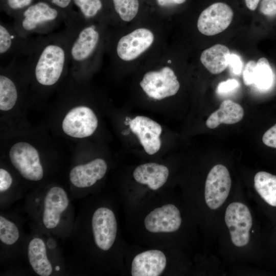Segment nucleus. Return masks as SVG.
<instances>
[{"label": "nucleus", "mask_w": 276, "mask_h": 276, "mask_svg": "<svg viewBox=\"0 0 276 276\" xmlns=\"http://www.w3.org/2000/svg\"><path fill=\"white\" fill-rule=\"evenodd\" d=\"M10 160L14 168L25 179L39 181L43 176L39 153L30 144L20 142L13 145L9 151Z\"/></svg>", "instance_id": "nucleus-1"}, {"label": "nucleus", "mask_w": 276, "mask_h": 276, "mask_svg": "<svg viewBox=\"0 0 276 276\" xmlns=\"http://www.w3.org/2000/svg\"><path fill=\"white\" fill-rule=\"evenodd\" d=\"M140 84L149 97L156 100L175 95L180 87L176 75L168 66L146 73Z\"/></svg>", "instance_id": "nucleus-2"}, {"label": "nucleus", "mask_w": 276, "mask_h": 276, "mask_svg": "<svg viewBox=\"0 0 276 276\" xmlns=\"http://www.w3.org/2000/svg\"><path fill=\"white\" fill-rule=\"evenodd\" d=\"M224 219L233 243L237 247L247 245L252 225L251 215L248 207L241 202L231 203L227 207Z\"/></svg>", "instance_id": "nucleus-3"}, {"label": "nucleus", "mask_w": 276, "mask_h": 276, "mask_svg": "<svg viewBox=\"0 0 276 276\" xmlns=\"http://www.w3.org/2000/svg\"><path fill=\"white\" fill-rule=\"evenodd\" d=\"M65 60L64 50L59 46L50 44L42 51L36 65L37 81L43 85H53L62 73Z\"/></svg>", "instance_id": "nucleus-4"}, {"label": "nucleus", "mask_w": 276, "mask_h": 276, "mask_svg": "<svg viewBox=\"0 0 276 276\" xmlns=\"http://www.w3.org/2000/svg\"><path fill=\"white\" fill-rule=\"evenodd\" d=\"M232 180L227 169L223 165L214 166L208 174L204 189L207 205L212 210L219 208L226 199Z\"/></svg>", "instance_id": "nucleus-5"}, {"label": "nucleus", "mask_w": 276, "mask_h": 276, "mask_svg": "<svg viewBox=\"0 0 276 276\" xmlns=\"http://www.w3.org/2000/svg\"><path fill=\"white\" fill-rule=\"evenodd\" d=\"M98 124L97 117L88 107L79 106L71 109L65 115L62 123L64 132L75 138H84L91 135Z\"/></svg>", "instance_id": "nucleus-6"}, {"label": "nucleus", "mask_w": 276, "mask_h": 276, "mask_svg": "<svg viewBox=\"0 0 276 276\" xmlns=\"http://www.w3.org/2000/svg\"><path fill=\"white\" fill-rule=\"evenodd\" d=\"M234 13L227 4H213L200 13L197 20L199 31L206 36H213L224 31L231 24Z\"/></svg>", "instance_id": "nucleus-7"}, {"label": "nucleus", "mask_w": 276, "mask_h": 276, "mask_svg": "<svg viewBox=\"0 0 276 276\" xmlns=\"http://www.w3.org/2000/svg\"><path fill=\"white\" fill-rule=\"evenodd\" d=\"M92 230L96 245L103 250L112 246L117 236V223L113 212L101 207L94 212L91 220Z\"/></svg>", "instance_id": "nucleus-8"}, {"label": "nucleus", "mask_w": 276, "mask_h": 276, "mask_svg": "<svg viewBox=\"0 0 276 276\" xmlns=\"http://www.w3.org/2000/svg\"><path fill=\"white\" fill-rule=\"evenodd\" d=\"M129 126L147 154L153 155L159 150L162 132L159 124L147 117L137 116L130 121Z\"/></svg>", "instance_id": "nucleus-9"}, {"label": "nucleus", "mask_w": 276, "mask_h": 276, "mask_svg": "<svg viewBox=\"0 0 276 276\" xmlns=\"http://www.w3.org/2000/svg\"><path fill=\"white\" fill-rule=\"evenodd\" d=\"M154 38L150 30L137 29L119 40L117 47L118 55L124 61L133 60L150 48Z\"/></svg>", "instance_id": "nucleus-10"}, {"label": "nucleus", "mask_w": 276, "mask_h": 276, "mask_svg": "<svg viewBox=\"0 0 276 276\" xmlns=\"http://www.w3.org/2000/svg\"><path fill=\"white\" fill-rule=\"evenodd\" d=\"M181 223L179 210L172 204L151 211L145 218L146 228L151 233H171L178 229Z\"/></svg>", "instance_id": "nucleus-11"}, {"label": "nucleus", "mask_w": 276, "mask_h": 276, "mask_svg": "<svg viewBox=\"0 0 276 276\" xmlns=\"http://www.w3.org/2000/svg\"><path fill=\"white\" fill-rule=\"evenodd\" d=\"M68 204L67 194L62 188L55 186L48 191L44 198L42 217L45 228L51 229L58 225Z\"/></svg>", "instance_id": "nucleus-12"}, {"label": "nucleus", "mask_w": 276, "mask_h": 276, "mask_svg": "<svg viewBox=\"0 0 276 276\" xmlns=\"http://www.w3.org/2000/svg\"><path fill=\"white\" fill-rule=\"evenodd\" d=\"M167 260L165 254L157 249L149 250L137 255L131 265L132 276H158L164 270Z\"/></svg>", "instance_id": "nucleus-13"}, {"label": "nucleus", "mask_w": 276, "mask_h": 276, "mask_svg": "<svg viewBox=\"0 0 276 276\" xmlns=\"http://www.w3.org/2000/svg\"><path fill=\"white\" fill-rule=\"evenodd\" d=\"M107 169L106 162L102 158H96L74 167L70 173V180L77 188L89 187L104 176Z\"/></svg>", "instance_id": "nucleus-14"}, {"label": "nucleus", "mask_w": 276, "mask_h": 276, "mask_svg": "<svg viewBox=\"0 0 276 276\" xmlns=\"http://www.w3.org/2000/svg\"><path fill=\"white\" fill-rule=\"evenodd\" d=\"M169 173L166 166L149 163L137 166L133 172V176L136 182L147 185L151 190H156L166 182Z\"/></svg>", "instance_id": "nucleus-15"}, {"label": "nucleus", "mask_w": 276, "mask_h": 276, "mask_svg": "<svg viewBox=\"0 0 276 276\" xmlns=\"http://www.w3.org/2000/svg\"><path fill=\"white\" fill-rule=\"evenodd\" d=\"M244 116V110L238 103L230 100L223 101L219 108L206 121V126L214 129L221 124H233L240 122Z\"/></svg>", "instance_id": "nucleus-16"}, {"label": "nucleus", "mask_w": 276, "mask_h": 276, "mask_svg": "<svg viewBox=\"0 0 276 276\" xmlns=\"http://www.w3.org/2000/svg\"><path fill=\"white\" fill-rule=\"evenodd\" d=\"M29 263L35 272L40 276H49L53 272L52 264L47 255L46 246L40 238L31 239L28 246Z\"/></svg>", "instance_id": "nucleus-17"}, {"label": "nucleus", "mask_w": 276, "mask_h": 276, "mask_svg": "<svg viewBox=\"0 0 276 276\" xmlns=\"http://www.w3.org/2000/svg\"><path fill=\"white\" fill-rule=\"evenodd\" d=\"M230 55L229 50L226 46L216 44L204 50L200 60L211 74H218L227 67Z\"/></svg>", "instance_id": "nucleus-18"}, {"label": "nucleus", "mask_w": 276, "mask_h": 276, "mask_svg": "<svg viewBox=\"0 0 276 276\" xmlns=\"http://www.w3.org/2000/svg\"><path fill=\"white\" fill-rule=\"evenodd\" d=\"M99 34L94 26L84 28L79 34L71 49V55L77 61L87 58L95 49Z\"/></svg>", "instance_id": "nucleus-19"}, {"label": "nucleus", "mask_w": 276, "mask_h": 276, "mask_svg": "<svg viewBox=\"0 0 276 276\" xmlns=\"http://www.w3.org/2000/svg\"><path fill=\"white\" fill-rule=\"evenodd\" d=\"M58 12L43 2H39L30 6L24 12L25 18L22 22L23 28L27 31L35 29L38 24L55 19Z\"/></svg>", "instance_id": "nucleus-20"}, {"label": "nucleus", "mask_w": 276, "mask_h": 276, "mask_svg": "<svg viewBox=\"0 0 276 276\" xmlns=\"http://www.w3.org/2000/svg\"><path fill=\"white\" fill-rule=\"evenodd\" d=\"M254 187L266 202L276 206V175L265 171L258 172L254 177Z\"/></svg>", "instance_id": "nucleus-21"}, {"label": "nucleus", "mask_w": 276, "mask_h": 276, "mask_svg": "<svg viewBox=\"0 0 276 276\" xmlns=\"http://www.w3.org/2000/svg\"><path fill=\"white\" fill-rule=\"evenodd\" d=\"M273 80V72L268 60L260 58L255 67L253 84L260 90H266L272 85Z\"/></svg>", "instance_id": "nucleus-22"}, {"label": "nucleus", "mask_w": 276, "mask_h": 276, "mask_svg": "<svg viewBox=\"0 0 276 276\" xmlns=\"http://www.w3.org/2000/svg\"><path fill=\"white\" fill-rule=\"evenodd\" d=\"M17 92L13 82L6 76H0V109L8 111L15 105Z\"/></svg>", "instance_id": "nucleus-23"}, {"label": "nucleus", "mask_w": 276, "mask_h": 276, "mask_svg": "<svg viewBox=\"0 0 276 276\" xmlns=\"http://www.w3.org/2000/svg\"><path fill=\"white\" fill-rule=\"evenodd\" d=\"M116 11L125 21H130L136 15L139 8L138 0H112Z\"/></svg>", "instance_id": "nucleus-24"}, {"label": "nucleus", "mask_w": 276, "mask_h": 276, "mask_svg": "<svg viewBox=\"0 0 276 276\" xmlns=\"http://www.w3.org/2000/svg\"><path fill=\"white\" fill-rule=\"evenodd\" d=\"M19 237V232L16 224L4 216H0V240L4 244L13 245Z\"/></svg>", "instance_id": "nucleus-25"}, {"label": "nucleus", "mask_w": 276, "mask_h": 276, "mask_svg": "<svg viewBox=\"0 0 276 276\" xmlns=\"http://www.w3.org/2000/svg\"><path fill=\"white\" fill-rule=\"evenodd\" d=\"M74 2L86 17L96 15L102 7L100 0H74Z\"/></svg>", "instance_id": "nucleus-26"}, {"label": "nucleus", "mask_w": 276, "mask_h": 276, "mask_svg": "<svg viewBox=\"0 0 276 276\" xmlns=\"http://www.w3.org/2000/svg\"><path fill=\"white\" fill-rule=\"evenodd\" d=\"M11 36L8 30L2 25L0 26V53H6L11 44Z\"/></svg>", "instance_id": "nucleus-27"}, {"label": "nucleus", "mask_w": 276, "mask_h": 276, "mask_svg": "<svg viewBox=\"0 0 276 276\" xmlns=\"http://www.w3.org/2000/svg\"><path fill=\"white\" fill-rule=\"evenodd\" d=\"M257 62L249 61L245 65L243 72V79L246 85H250L254 83V75Z\"/></svg>", "instance_id": "nucleus-28"}, {"label": "nucleus", "mask_w": 276, "mask_h": 276, "mask_svg": "<svg viewBox=\"0 0 276 276\" xmlns=\"http://www.w3.org/2000/svg\"><path fill=\"white\" fill-rule=\"evenodd\" d=\"M260 12L264 15L272 17L276 15V0H262Z\"/></svg>", "instance_id": "nucleus-29"}, {"label": "nucleus", "mask_w": 276, "mask_h": 276, "mask_svg": "<svg viewBox=\"0 0 276 276\" xmlns=\"http://www.w3.org/2000/svg\"><path fill=\"white\" fill-rule=\"evenodd\" d=\"M239 85V83L237 80L229 79L218 84L217 92L220 94H227L236 89Z\"/></svg>", "instance_id": "nucleus-30"}, {"label": "nucleus", "mask_w": 276, "mask_h": 276, "mask_svg": "<svg viewBox=\"0 0 276 276\" xmlns=\"http://www.w3.org/2000/svg\"><path fill=\"white\" fill-rule=\"evenodd\" d=\"M262 142L268 147L276 148V124L264 133Z\"/></svg>", "instance_id": "nucleus-31"}, {"label": "nucleus", "mask_w": 276, "mask_h": 276, "mask_svg": "<svg viewBox=\"0 0 276 276\" xmlns=\"http://www.w3.org/2000/svg\"><path fill=\"white\" fill-rule=\"evenodd\" d=\"M13 182L10 174L3 168L0 169V192H4L8 190Z\"/></svg>", "instance_id": "nucleus-32"}, {"label": "nucleus", "mask_w": 276, "mask_h": 276, "mask_svg": "<svg viewBox=\"0 0 276 276\" xmlns=\"http://www.w3.org/2000/svg\"><path fill=\"white\" fill-rule=\"evenodd\" d=\"M228 65L231 72L235 75H240L242 70V62L240 57L235 54H231Z\"/></svg>", "instance_id": "nucleus-33"}, {"label": "nucleus", "mask_w": 276, "mask_h": 276, "mask_svg": "<svg viewBox=\"0 0 276 276\" xmlns=\"http://www.w3.org/2000/svg\"><path fill=\"white\" fill-rule=\"evenodd\" d=\"M32 0H8L9 7L13 9L24 8L30 4Z\"/></svg>", "instance_id": "nucleus-34"}, {"label": "nucleus", "mask_w": 276, "mask_h": 276, "mask_svg": "<svg viewBox=\"0 0 276 276\" xmlns=\"http://www.w3.org/2000/svg\"><path fill=\"white\" fill-rule=\"evenodd\" d=\"M186 0H157V4L160 6H168L176 4H181Z\"/></svg>", "instance_id": "nucleus-35"}, {"label": "nucleus", "mask_w": 276, "mask_h": 276, "mask_svg": "<svg viewBox=\"0 0 276 276\" xmlns=\"http://www.w3.org/2000/svg\"><path fill=\"white\" fill-rule=\"evenodd\" d=\"M260 0H245L246 5L248 9L254 11L257 8Z\"/></svg>", "instance_id": "nucleus-36"}, {"label": "nucleus", "mask_w": 276, "mask_h": 276, "mask_svg": "<svg viewBox=\"0 0 276 276\" xmlns=\"http://www.w3.org/2000/svg\"><path fill=\"white\" fill-rule=\"evenodd\" d=\"M71 0H52V2L61 8H65L68 6Z\"/></svg>", "instance_id": "nucleus-37"}, {"label": "nucleus", "mask_w": 276, "mask_h": 276, "mask_svg": "<svg viewBox=\"0 0 276 276\" xmlns=\"http://www.w3.org/2000/svg\"><path fill=\"white\" fill-rule=\"evenodd\" d=\"M11 38L13 39L14 38V36H11Z\"/></svg>", "instance_id": "nucleus-38"}]
</instances>
